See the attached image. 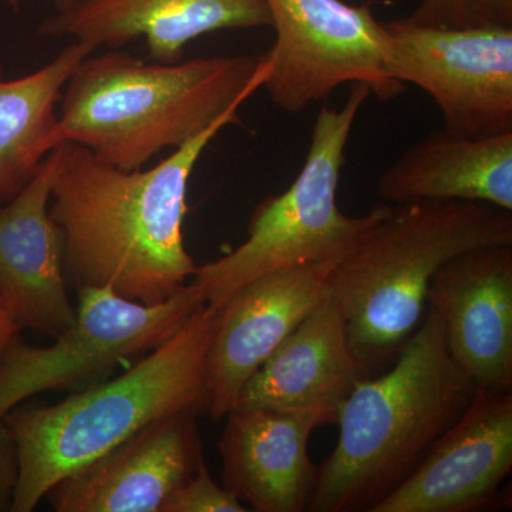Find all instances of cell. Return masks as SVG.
I'll return each mask as SVG.
<instances>
[{
  "label": "cell",
  "instance_id": "obj_9",
  "mask_svg": "<svg viewBox=\"0 0 512 512\" xmlns=\"http://www.w3.org/2000/svg\"><path fill=\"white\" fill-rule=\"evenodd\" d=\"M393 79L429 94L448 133L512 131V28H433L383 23Z\"/></svg>",
  "mask_w": 512,
  "mask_h": 512
},
{
  "label": "cell",
  "instance_id": "obj_19",
  "mask_svg": "<svg viewBox=\"0 0 512 512\" xmlns=\"http://www.w3.org/2000/svg\"><path fill=\"white\" fill-rule=\"evenodd\" d=\"M92 47L72 42L35 72L0 77V207L13 200L63 143L59 113L64 86Z\"/></svg>",
  "mask_w": 512,
  "mask_h": 512
},
{
  "label": "cell",
  "instance_id": "obj_21",
  "mask_svg": "<svg viewBox=\"0 0 512 512\" xmlns=\"http://www.w3.org/2000/svg\"><path fill=\"white\" fill-rule=\"evenodd\" d=\"M251 511L224 485L212 478L204 458L197 470L165 504L163 512H247Z\"/></svg>",
  "mask_w": 512,
  "mask_h": 512
},
{
  "label": "cell",
  "instance_id": "obj_2",
  "mask_svg": "<svg viewBox=\"0 0 512 512\" xmlns=\"http://www.w3.org/2000/svg\"><path fill=\"white\" fill-rule=\"evenodd\" d=\"M266 55L147 63L120 49L87 56L60 99L63 141L121 170L177 150L264 87Z\"/></svg>",
  "mask_w": 512,
  "mask_h": 512
},
{
  "label": "cell",
  "instance_id": "obj_1",
  "mask_svg": "<svg viewBox=\"0 0 512 512\" xmlns=\"http://www.w3.org/2000/svg\"><path fill=\"white\" fill-rule=\"evenodd\" d=\"M239 123V110L229 111L154 167L130 171L63 141L49 212L62 229L67 286L146 305L181 291L197 271L184 241L191 175L212 140Z\"/></svg>",
  "mask_w": 512,
  "mask_h": 512
},
{
  "label": "cell",
  "instance_id": "obj_3",
  "mask_svg": "<svg viewBox=\"0 0 512 512\" xmlns=\"http://www.w3.org/2000/svg\"><path fill=\"white\" fill-rule=\"evenodd\" d=\"M476 389L448 353L439 315L426 308L390 369L360 379L340 404L338 444L319 466L306 511H372L420 466Z\"/></svg>",
  "mask_w": 512,
  "mask_h": 512
},
{
  "label": "cell",
  "instance_id": "obj_22",
  "mask_svg": "<svg viewBox=\"0 0 512 512\" xmlns=\"http://www.w3.org/2000/svg\"><path fill=\"white\" fill-rule=\"evenodd\" d=\"M18 448L5 420H0V512L10 511L18 481Z\"/></svg>",
  "mask_w": 512,
  "mask_h": 512
},
{
  "label": "cell",
  "instance_id": "obj_17",
  "mask_svg": "<svg viewBox=\"0 0 512 512\" xmlns=\"http://www.w3.org/2000/svg\"><path fill=\"white\" fill-rule=\"evenodd\" d=\"M360 379L346 320L330 296L249 377L235 406L335 413Z\"/></svg>",
  "mask_w": 512,
  "mask_h": 512
},
{
  "label": "cell",
  "instance_id": "obj_5",
  "mask_svg": "<svg viewBox=\"0 0 512 512\" xmlns=\"http://www.w3.org/2000/svg\"><path fill=\"white\" fill-rule=\"evenodd\" d=\"M491 245H512V211L466 201L390 204L329 276L363 379L392 366L419 328L441 266Z\"/></svg>",
  "mask_w": 512,
  "mask_h": 512
},
{
  "label": "cell",
  "instance_id": "obj_24",
  "mask_svg": "<svg viewBox=\"0 0 512 512\" xmlns=\"http://www.w3.org/2000/svg\"><path fill=\"white\" fill-rule=\"evenodd\" d=\"M2 2L8 5L10 9L19 10L25 0H2ZM53 2H55L56 10H64L74 5L77 0H53Z\"/></svg>",
  "mask_w": 512,
  "mask_h": 512
},
{
  "label": "cell",
  "instance_id": "obj_4",
  "mask_svg": "<svg viewBox=\"0 0 512 512\" xmlns=\"http://www.w3.org/2000/svg\"><path fill=\"white\" fill-rule=\"evenodd\" d=\"M215 316L202 303L170 339L116 379L53 406H18L6 414L19 461L10 511L35 510L62 478L148 424L177 413L204 414Z\"/></svg>",
  "mask_w": 512,
  "mask_h": 512
},
{
  "label": "cell",
  "instance_id": "obj_10",
  "mask_svg": "<svg viewBox=\"0 0 512 512\" xmlns=\"http://www.w3.org/2000/svg\"><path fill=\"white\" fill-rule=\"evenodd\" d=\"M511 470L512 390L477 386L420 466L370 512L488 510Z\"/></svg>",
  "mask_w": 512,
  "mask_h": 512
},
{
  "label": "cell",
  "instance_id": "obj_18",
  "mask_svg": "<svg viewBox=\"0 0 512 512\" xmlns=\"http://www.w3.org/2000/svg\"><path fill=\"white\" fill-rule=\"evenodd\" d=\"M376 190L392 205L466 201L512 211V131L488 137L431 131L379 175Z\"/></svg>",
  "mask_w": 512,
  "mask_h": 512
},
{
  "label": "cell",
  "instance_id": "obj_8",
  "mask_svg": "<svg viewBox=\"0 0 512 512\" xmlns=\"http://www.w3.org/2000/svg\"><path fill=\"white\" fill-rule=\"evenodd\" d=\"M275 30L265 55L271 64L264 87L275 106L301 113L328 100L345 84L362 83L379 101L406 86L387 67V33L370 5L343 0H264Z\"/></svg>",
  "mask_w": 512,
  "mask_h": 512
},
{
  "label": "cell",
  "instance_id": "obj_23",
  "mask_svg": "<svg viewBox=\"0 0 512 512\" xmlns=\"http://www.w3.org/2000/svg\"><path fill=\"white\" fill-rule=\"evenodd\" d=\"M20 326L10 313L8 305L0 296V365H2L3 357L8 352L9 346L13 340L19 336Z\"/></svg>",
  "mask_w": 512,
  "mask_h": 512
},
{
  "label": "cell",
  "instance_id": "obj_7",
  "mask_svg": "<svg viewBox=\"0 0 512 512\" xmlns=\"http://www.w3.org/2000/svg\"><path fill=\"white\" fill-rule=\"evenodd\" d=\"M77 292L70 328L49 346H33L18 336L0 365V420L35 394L80 392L107 380L131 357L158 348L205 303L188 282L167 301L146 305L110 288Z\"/></svg>",
  "mask_w": 512,
  "mask_h": 512
},
{
  "label": "cell",
  "instance_id": "obj_13",
  "mask_svg": "<svg viewBox=\"0 0 512 512\" xmlns=\"http://www.w3.org/2000/svg\"><path fill=\"white\" fill-rule=\"evenodd\" d=\"M454 362L476 386L512 390V245L470 249L441 266L427 291Z\"/></svg>",
  "mask_w": 512,
  "mask_h": 512
},
{
  "label": "cell",
  "instance_id": "obj_25",
  "mask_svg": "<svg viewBox=\"0 0 512 512\" xmlns=\"http://www.w3.org/2000/svg\"><path fill=\"white\" fill-rule=\"evenodd\" d=\"M2 76H3V69H2V67H0V77H2Z\"/></svg>",
  "mask_w": 512,
  "mask_h": 512
},
{
  "label": "cell",
  "instance_id": "obj_6",
  "mask_svg": "<svg viewBox=\"0 0 512 512\" xmlns=\"http://www.w3.org/2000/svg\"><path fill=\"white\" fill-rule=\"evenodd\" d=\"M370 96L366 84L353 83L342 107L323 106L295 181L256 205L248 237L238 248L197 266L190 282L207 305L220 308L261 276L342 258L389 212L390 204H379L365 215L350 217L338 204L350 134Z\"/></svg>",
  "mask_w": 512,
  "mask_h": 512
},
{
  "label": "cell",
  "instance_id": "obj_14",
  "mask_svg": "<svg viewBox=\"0 0 512 512\" xmlns=\"http://www.w3.org/2000/svg\"><path fill=\"white\" fill-rule=\"evenodd\" d=\"M222 485L258 512L308 510L319 467L309 458L313 431L336 424L325 410L234 406L225 414Z\"/></svg>",
  "mask_w": 512,
  "mask_h": 512
},
{
  "label": "cell",
  "instance_id": "obj_12",
  "mask_svg": "<svg viewBox=\"0 0 512 512\" xmlns=\"http://www.w3.org/2000/svg\"><path fill=\"white\" fill-rule=\"evenodd\" d=\"M198 416L183 412L154 421L77 468L46 494L52 510L163 512L204 458Z\"/></svg>",
  "mask_w": 512,
  "mask_h": 512
},
{
  "label": "cell",
  "instance_id": "obj_11",
  "mask_svg": "<svg viewBox=\"0 0 512 512\" xmlns=\"http://www.w3.org/2000/svg\"><path fill=\"white\" fill-rule=\"evenodd\" d=\"M342 258L261 276L215 309L205 414L224 419L249 377L328 298L329 276Z\"/></svg>",
  "mask_w": 512,
  "mask_h": 512
},
{
  "label": "cell",
  "instance_id": "obj_16",
  "mask_svg": "<svg viewBox=\"0 0 512 512\" xmlns=\"http://www.w3.org/2000/svg\"><path fill=\"white\" fill-rule=\"evenodd\" d=\"M57 160L59 147L36 177L0 207V296L20 329L52 339L76 316L64 278L62 229L49 212Z\"/></svg>",
  "mask_w": 512,
  "mask_h": 512
},
{
  "label": "cell",
  "instance_id": "obj_15",
  "mask_svg": "<svg viewBox=\"0 0 512 512\" xmlns=\"http://www.w3.org/2000/svg\"><path fill=\"white\" fill-rule=\"evenodd\" d=\"M271 26L264 0H77L39 25L45 39L121 49L146 40L153 62L184 59L185 47L210 33Z\"/></svg>",
  "mask_w": 512,
  "mask_h": 512
},
{
  "label": "cell",
  "instance_id": "obj_20",
  "mask_svg": "<svg viewBox=\"0 0 512 512\" xmlns=\"http://www.w3.org/2000/svg\"><path fill=\"white\" fill-rule=\"evenodd\" d=\"M406 19L433 28H512V0H421Z\"/></svg>",
  "mask_w": 512,
  "mask_h": 512
}]
</instances>
